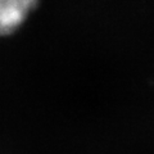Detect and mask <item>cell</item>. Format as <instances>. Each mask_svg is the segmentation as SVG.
Segmentation results:
<instances>
[{
	"label": "cell",
	"instance_id": "1",
	"mask_svg": "<svg viewBox=\"0 0 154 154\" xmlns=\"http://www.w3.org/2000/svg\"><path fill=\"white\" fill-rule=\"evenodd\" d=\"M36 5L33 0H0V36L17 31Z\"/></svg>",
	"mask_w": 154,
	"mask_h": 154
}]
</instances>
